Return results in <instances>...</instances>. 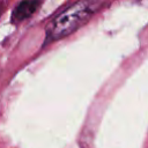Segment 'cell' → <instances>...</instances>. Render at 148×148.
<instances>
[{"mask_svg": "<svg viewBox=\"0 0 148 148\" xmlns=\"http://www.w3.org/2000/svg\"><path fill=\"white\" fill-rule=\"evenodd\" d=\"M43 0H22L12 13V22L20 23L31 17L42 6Z\"/></svg>", "mask_w": 148, "mask_h": 148, "instance_id": "cell-2", "label": "cell"}, {"mask_svg": "<svg viewBox=\"0 0 148 148\" xmlns=\"http://www.w3.org/2000/svg\"><path fill=\"white\" fill-rule=\"evenodd\" d=\"M110 0H79L59 13L46 27V43L65 38L84 25Z\"/></svg>", "mask_w": 148, "mask_h": 148, "instance_id": "cell-1", "label": "cell"}]
</instances>
